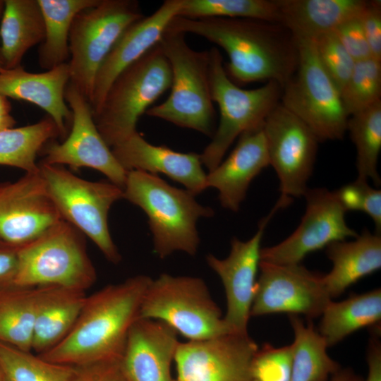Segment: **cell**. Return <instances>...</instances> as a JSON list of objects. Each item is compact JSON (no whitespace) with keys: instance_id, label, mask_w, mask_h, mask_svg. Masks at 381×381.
<instances>
[{"instance_id":"obj_51","label":"cell","mask_w":381,"mask_h":381,"mask_svg":"<svg viewBox=\"0 0 381 381\" xmlns=\"http://www.w3.org/2000/svg\"><path fill=\"white\" fill-rule=\"evenodd\" d=\"M3 291H0V295H1V294Z\"/></svg>"},{"instance_id":"obj_34","label":"cell","mask_w":381,"mask_h":381,"mask_svg":"<svg viewBox=\"0 0 381 381\" xmlns=\"http://www.w3.org/2000/svg\"><path fill=\"white\" fill-rule=\"evenodd\" d=\"M75 367L46 361L32 351L0 341V371L4 381H71Z\"/></svg>"},{"instance_id":"obj_18","label":"cell","mask_w":381,"mask_h":381,"mask_svg":"<svg viewBox=\"0 0 381 381\" xmlns=\"http://www.w3.org/2000/svg\"><path fill=\"white\" fill-rule=\"evenodd\" d=\"M63 219L40 171L0 183V238L20 247Z\"/></svg>"},{"instance_id":"obj_30","label":"cell","mask_w":381,"mask_h":381,"mask_svg":"<svg viewBox=\"0 0 381 381\" xmlns=\"http://www.w3.org/2000/svg\"><path fill=\"white\" fill-rule=\"evenodd\" d=\"M45 287L13 288L0 295V341L32 351L37 315Z\"/></svg>"},{"instance_id":"obj_17","label":"cell","mask_w":381,"mask_h":381,"mask_svg":"<svg viewBox=\"0 0 381 381\" xmlns=\"http://www.w3.org/2000/svg\"><path fill=\"white\" fill-rule=\"evenodd\" d=\"M279 210L275 205L260 222L257 231L250 239L241 241L234 237L226 258L220 259L212 254L206 256L208 266L219 276L224 286L226 311L223 319L231 333L248 334V325L260 262L261 241L267 223Z\"/></svg>"},{"instance_id":"obj_12","label":"cell","mask_w":381,"mask_h":381,"mask_svg":"<svg viewBox=\"0 0 381 381\" xmlns=\"http://www.w3.org/2000/svg\"><path fill=\"white\" fill-rule=\"evenodd\" d=\"M263 131L270 165L279 180L282 208L293 198L303 196L316 159L320 142L312 130L279 102L267 115Z\"/></svg>"},{"instance_id":"obj_50","label":"cell","mask_w":381,"mask_h":381,"mask_svg":"<svg viewBox=\"0 0 381 381\" xmlns=\"http://www.w3.org/2000/svg\"><path fill=\"white\" fill-rule=\"evenodd\" d=\"M4 242L0 238V244L3 243Z\"/></svg>"},{"instance_id":"obj_27","label":"cell","mask_w":381,"mask_h":381,"mask_svg":"<svg viewBox=\"0 0 381 381\" xmlns=\"http://www.w3.org/2000/svg\"><path fill=\"white\" fill-rule=\"evenodd\" d=\"M42 13L37 0H4L0 43L6 69L21 66L25 53L44 40Z\"/></svg>"},{"instance_id":"obj_38","label":"cell","mask_w":381,"mask_h":381,"mask_svg":"<svg viewBox=\"0 0 381 381\" xmlns=\"http://www.w3.org/2000/svg\"><path fill=\"white\" fill-rule=\"evenodd\" d=\"M291 363V344L279 348L264 344L253 359V381H289Z\"/></svg>"},{"instance_id":"obj_41","label":"cell","mask_w":381,"mask_h":381,"mask_svg":"<svg viewBox=\"0 0 381 381\" xmlns=\"http://www.w3.org/2000/svg\"><path fill=\"white\" fill-rule=\"evenodd\" d=\"M71 381H127L119 365V360L75 367Z\"/></svg>"},{"instance_id":"obj_28","label":"cell","mask_w":381,"mask_h":381,"mask_svg":"<svg viewBox=\"0 0 381 381\" xmlns=\"http://www.w3.org/2000/svg\"><path fill=\"white\" fill-rule=\"evenodd\" d=\"M381 320V289L353 294L341 301H331L321 315L318 332L328 346L356 331L377 325Z\"/></svg>"},{"instance_id":"obj_7","label":"cell","mask_w":381,"mask_h":381,"mask_svg":"<svg viewBox=\"0 0 381 381\" xmlns=\"http://www.w3.org/2000/svg\"><path fill=\"white\" fill-rule=\"evenodd\" d=\"M209 52L212 97L220 113L212 138L200 155L202 165L210 171L223 161L237 138L264 124L279 103L282 87L277 82L268 81L255 89H242L228 76L219 49L212 47Z\"/></svg>"},{"instance_id":"obj_47","label":"cell","mask_w":381,"mask_h":381,"mask_svg":"<svg viewBox=\"0 0 381 381\" xmlns=\"http://www.w3.org/2000/svg\"><path fill=\"white\" fill-rule=\"evenodd\" d=\"M16 124L14 118L9 115L0 116V131L13 128Z\"/></svg>"},{"instance_id":"obj_33","label":"cell","mask_w":381,"mask_h":381,"mask_svg":"<svg viewBox=\"0 0 381 381\" xmlns=\"http://www.w3.org/2000/svg\"><path fill=\"white\" fill-rule=\"evenodd\" d=\"M346 131L356 150V179L381 183L377 171L381 150V101L349 116Z\"/></svg>"},{"instance_id":"obj_44","label":"cell","mask_w":381,"mask_h":381,"mask_svg":"<svg viewBox=\"0 0 381 381\" xmlns=\"http://www.w3.org/2000/svg\"><path fill=\"white\" fill-rule=\"evenodd\" d=\"M378 331L370 338L367 351L368 375L362 381H381V344Z\"/></svg>"},{"instance_id":"obj_48","label":"cell","mask_w":381,"mask_h":381,"mask_svg":"<svg viewBox=\"0 0 381 381\" xmlns=\"http://www.w3.org/2000/svg\"><path fill=\"white\" fill-rule=\"evenodd\" d=\"M4 0H0V20H1L2 13H3V10H4ZM6 68H5L3 58H2L1 43H0V72L3 71Z\"/></svg>"},{"instance_id":"obj_13","label":"cell","mask_w":381,"mask_h":381,"mask_svg":"<svg viewBox=\"0 0 381 381\" xmlns=\"http://www.w3.org/2000/svg\"><path fill=\"white\" fill-rule=\"evenodd\" d=\"M303 197L306 207L298 226L280 243L262 248L260 261L277 265L299 264L312 252L358 236L348 226L346 212L334 191L308 188Z\"/></svg>"},{"instance_id":"obj_3","label":"cell","mask_w":381,"mask_h":381,"mask_svg":"<svg viewBox=\"0 0 381 381\" xmlns=\"http://www.w3.org/2000/svg\"><path fill=\"white\" fill-rule=\"evenodd\" d=\"M123 198L146 214L153 250L161 259L176 251L195 255L200 244L197 222L214 213L212 208L198 202L186 189L172 186L157 175L139 170L128 171Z\"/></svg>"},{"instance_id":"obj_8","label":"cell","mask_w":381,"mask_h":381,"mask_svg":"<svg viewBox=\"0 0 381 381\" xmlns=\"http://www.w3.org/2000/svg\"><path fill=\"white\" fill-rule=\"evenodd\" d=\"M138 318L163 322L189 341L231 333L203 279L163 273L152 279Z\"/></svg>"},{"instance_id":"obj_32","label":"cell","mask_w":381,"mask_h":381,"mask_svg":"<svg viewBox=\"0 0 381 381\" xmlns=\"http://www.w3.org/2000/svg\"><path fill=\"white\" fill-rule=\"evenodd\" d=\"M59 135L49 116L31 125L0 131V165L21 169L26 173L39 171L37 154Z\"/></svg>"},{"instance_id":"obj_35","label":"cell","mask_w":381,"mask_h":381,"mask_svg":"<svg viewBox=\"0 0 381 381\" xmlns=\"http://www.w3.org/2000/svg\"><path fill=\"white\" fill-rule=\"evenodd\" d=\"M178 16L250 18L279 23L276 0H182Z\"/></svg>"},{"instance_id":"obj_20","label":"cell","mask_w":381,"mask_h":381,"mask_svg":"<svg viewBox=\"0 0 381 381\" xmlns=\"http://www.w3.org/2000/svg\"><path fill=\"white\" fill-rule=\"evenodd\" d=\"M177 335L163 322L136 319L119 360L127 381H174L171 366L179 344Z\"/></svg>"},{"instance_id":"obj_22","label":"cell","mask_w":381,"mask_h":381,"mask_svg":"<svg viewBox=\"0 0 381 381\" xmlns=\"http://www.w3.org/2000/svg\"><path fill=\"white\" fill-rule=\"evenodd\" d=\"M270 165L263 125L243 133L228 156L206 176V187L218 190L222 206L238 212L252 181Z\"/></svg>"},{"instance_id":"obj_26","label":"cell","mask_w":381,"mask_h":381,"mask_svg":"<svg viewBox=\"0 0 381 381\" xmlns=\"http://www.w3.org/2000/svg\"><path fill=\"white\" fill-rule=\"evenodd\" d=\"M86 298L83 291L45 287L35 320L32 351L40 355L60 343L75 325Z\"/></svg>"},{"instance_id":"obj_24","label":"cell","mask_w":381,"mask_h":381,"mask_svg":"<svg viewBox=\"0 0 381 381\" xmlns=\"http://www.w3.org/2000/svg\"><path fill=\"white\" fill-rule=\"evenodd\" d=\"M368 1L276 0L279 23L296 39H310L334 32L359 17Z\"/></svg>"},{"instance_id":"obj_6","label":"cell","mask_w":381,"mask_h":381,"mask_svg":"<svg viewBox=\"0 0 381 381\" xmlns=\"http://www.w3.org/2000/svg\"><path fill=\"white\" fill-rule=\"evenodd\" d=\"M171 85V66L157 43L117 75L93 116L107 145L111 148L135 133L139 118Z\"/></svg>"},{"instance_id":"obj_45","label":"cell","mask_w":381,"mask_h":381,"mask_svg":"<svg viewBox=\"0 0 381 381\" xmlns=\"http://www.w3.org/2000/svg\"><path fill=\"white\" fill-rule=\"evenodd\" d=\"M329 381H362V379L350 368H340L332 375Z\"/></svg>"},{"instance_id":"obj_10","label":"cell","mask_w":381,"mask_h":381,"mask_svg":"<svg viewBox=\"0 0 381 381\" xmlns=\"http://www.w3.org/2000/svg\"><path fill=\"white\" fill-rule=\"evenodd\" d=\"M144 14L135 0H99L79 12L69 34V83L90 103L97 72L110 50Z\"/></svg>"},{"instance_id":"obj_49","label":"cell","mask_w":381,"mask_h":381,"mask_svg":"<svg viewBox=\"0 0 381 381\" xmlns=\"http://www.w3.org/2000/svg\"><path fill=\"white\" fill-rule=\"evenodd\" d=\"M0 381H4L1 373V371H0Z\"/></svg>"},{"instance_id":"obj_21","label":"cell","mask_w":381,"mask_h":381,"mask_svg":"<svg viewBox=\"0 0 381 381\" xmlns=\"http://www.w3.org/2000/svg\"><path fill=\"white\" fill-rule=\"evenodd\" d=\"M111 150L126 171L139 170L155 175L163 174L184 186L195 196L207 188V174L200 155L152 145L137 131Z\"/></svg>"},{"instance_id":"obj_23","label":"cell","mask_w":381,"mask_h":381,"mask_svg":"<svg viewBox=\"0 0 381 381\" xmlns=\"http://www.w3.org/2000/svg\"><path fill=\"white\" fill-rule=\"evenodd\" d=\"M68 64L33 73L22 66L0 72V93L7 98L31 102L45 111L56 124L61 137L68 133L73 114L65 100L69 83Z\"/></svg>"},{"instance_id":"obj_11","label":"cell","mask_w":381,"mask_h":381,"mask_svg":"<svg viewBox=\"0 0 381 381\" xmlns=\"http://www.w3.org/2000/svg\"><path fill=\"white\" fill-rule=\"evenodd\" d=\"M295 39L297 67L282 87L281 103L301 119L320 142L341 140L346 132L349 115L340 91L321 66L313 40Z\"/></svg>"},{"instance_id":"obj_52","label":"cell","mask_w":381,"mask_h":381,"mask_svg":"<svg viewBox=\"0 0 381 381\" xmlns=\"http://www.w3.org/2000/svg\"><path fill=\"white\" fill-rule=\"evenodd\" d=\"M174 381H176V380H174Z\"/></svg>"},{"instance_id":"obj_9","label":"cell","mask_w":381,"mask_h":381,"mask_svg":"<svg viewBox=\"0 0 381 381\" xmlns=\"http://www.w3.org/2000/svg\"><path fill=\"white\" fill-rule=\"evenodd\" d=\"M40 173L63 219L88 236L107 260L118 264L121 256L108 226L111 205L123 198V188L104 181L81 179L61 165L40 162Z\"/></svg>"},{"instance_id":"obj_39","label":"cell","mask_w":381,"mask_h":381,"mask_svg":"<svg viewBox=\"0 0 381 381\" xmlns=\"http://www.w3.org/2000/svg\"><path fill=\"white\" fill-rule=\"evenodd\" d=\"M360 16L347 20L333 32L356 62L371 57Z\"/></svg>"},{"instance_id":"obj_5","label":"cell","mask_w":381,"mask_h":381,"mask_svg":"<svg viewBox=\"0 0 381 381\" xmlns=\"http://www.w3.org/2000/svg\"><path fill=\"white\" fill-rule=\"evenodd\" d=\"M17 254L15 288L58 287L85 291L97 279L83 234L64 219L17 247Z\"/></svg>"},{"instance_id":"obj_15","label":"cell","mask_w":381,"mask_h":381,"mask_svg":"<svg viewBox=\"0 0 381 381\" xmlns=\"http://www.w3.org/2000/svg\"><path fill=\"white\" fill-rule=\"evenodd\" d=\"M65 100L73 114L71 131L64 142H48L44 145L41 151L44 157L41 162L66 164L74 169H94L123 188L128 171L118 162L99 133L89 102L69 83L65 90Z\"/></svg>"},{"instance_id":"obj_29","label":"cell","mask_w":381,"mask_h":381,"mask_svg":"<svg viewBox=\"0 0 381 381\" xmlns=\"http://www.w3.org/2000/svg\"><path fill=\"white\" fill-rule=\"evenodd\" d=\"M44 23L45 35L40 47L38 61L47 70L65 64L70 57L69 34L75 16L96 5L99 0H37Z\"/></svg>"},{"instance_id":"obj_40","label":"cell","mask_w":381,"mask_h":381,"mask_svg":"<svg viewBox=\"0 0 381 381\" xmlns=\"http://www.w3.org/2000/svg\"><path fill=\"white\" fill-rule=\"evenodd\" d=\"M359 18L371 57L381 61V1H368Z\"/></svg>"},{"instance_id":"obj_2","label":"cell","mask_w":381,"mask_h":381,"mask_svg":"<svg viewBox=\"0 0 381 381\" xmlns=\"http://www.w3.org/2000/svg\"><path fill=\"white\" fill-rule=\"evenodd\" d=\"M151 280L149 276L139 274L87 296L69 334L39 356L52 363L74 367L120 360L128 331L138 318Z\"/></svg>"},{"instance_id":"obj_37","label":"cell","mask_w":381,"mask_h":381,"mask_svg":"<svg viewBox=\"0 0 381 381\" xmlns=\"http://www.w3.org/2000/svg\"><path fill=\"white\" fill-rule=\"evenodd\" d=\"M313 41L321 66L341 92L351 75L356 61L333 32L320 35Z\"/></svg>"},{"instance_id":"obj_31","label":"cell","mask_w":381,"mask_h":381,"mask_svg":"<svg viewBox=\"0 0 381 381\" xmlns=\"http://www.w3.org/2000/svg\"><path fill=\"white\" fill-rule=\"evenodd\" d=\"M294 332L289 381H329L341 367L327 353V344L313 327L298 315H290Z\"/></svg>"},{"instance_id":"obj_16","label":"cell","mask_w":381,"mask_h":381,"mask_svg":"<svg viewBox=\"0 0 381 381\" xmlns=\"http://www.w3.org/2000/svg\"><path fill=\"white\" fill-rule=\"evenodd\" d=\"M258 349L248 334L179 342L174 357L176 380L253 381L251 366Z\"/></svg>"},{"instance_id":"obj_4","label":"cell","mask_w":381,"mask_h":381,"mask_svg":"<svg viewBox=\"0 0 381 381\" xmlns=\"http://www.w3.org/2000/svg\"><path fill=\"white\" fill-rule=\"evenodd\" d=\"M158 43L171 66V92L164 102L149 108L145 114L212 137L216 113L210 88L209 50L192 49L185 34L168 28Z\"/></svg>"},{"instance_id":"obj_19","label":"cell","mask_w":381,"mask_h":381,"mask_svg":"<svg viewBox=\"0 0 381 381\" xmlns=\"http://www.w3.org/2000/svg\"><path fill=\"white\" fill-rule=\"evenodd\" d=\"M182 0H166L151 15L130 25L116 42L100 66L90 105L92 115L99 110L117 75L156 45L171 20L178 16Z\"/></svg>"},{"instance_id":"obj_42","label":"cell","mask_w":381,"mask_h":381,"mask_svg":"<svg viewBox=\"0 0 381 381\" xmlns=\"http://www.w3.org/2000/svg\"><path fill=\"white\" fill-rule=\"evenodd\" d=\"M17 270V247L5 243L0 244V291L15 288Z\"/></svg>"},{"instance_id":"obj_14","label":"cell","mask_w":381,"mask_h":381,"mask_svg":"<svg viewBox=\"0 0 381 381\" xmlns=\"http://www.w3.org/2000/svg\"><path fill=\"white\" fill-rule=\"evenodd\" d=\"M250 317L286 313L308 319L321 316L332 301L322 275L299 264L260 261Z\"/></svg>"},{"instance_id":"obj_25","label":"cell","mask_w":381,"mask_h":381,"mask_svg":"<svg viewBox=\"0 0 381 381\" xmlns=\"http://www.w3.org/2000/svg\"><path fill=\"white\" fill-rule=\"evenodd\" d=\"M326 248L332 267L322 279L332 298L381 267V236L368 229L353 241H336Z\"/></svg>"},{"instance_id":"obj_1","label":"cell","mask_w":381,"mask_h":381,"mask_svg":"<svg viewBox=\"0 0 381 381\" xmlns=\"http://www.w3.org/2000/svg\"><path fill=\"white\" fill-rule=\"evenodd\" d=\"M168 28L200 36L227 54L234 82L274 81L282 87L296 71V41L282 24L250 18L174 17Z\"/></svg>"},{"instance_id":"obj_46","label":"cell","mask_w":381,"mask_h":381,"mask_svg":"<svg viewBox=\"0 0 381 381\" xmlns=\"http://www.w3.org/2000/svg\"><path fill=\"white\" fill-rule=\"evenodd\" d=\"M11 104L8 98L0 93V116L10 114Z\"/></svg>"},{"instance_id":"obj_43","label":"cell","mask_w":381,"mask_h":381,"mask_svg":"<svg viewBox=\"0 0 381 381\" xmlns=\"http://www.w3.org/2000/svg\"><path fill=\"white\" fill-rule=\"evenodd\" d=\"M361 212L367 214L373 221L377 234L381 231V190L368 185L365 188Z\"/></svg>"},{"instance_id":"obj_36","label":"cell","mask_w":381,"mask_h":381,"mask_svg":"<svg viewBox=\"0 0 381 381\" xmlns=\"http://www.w3.org/2000/svg\"><path fill=\"white\" fill-rule=\"evenodd\" d=\"M340 93L349 117L381 101V61L370 57L356 61Z\"/></svg>"}]
</instances>
